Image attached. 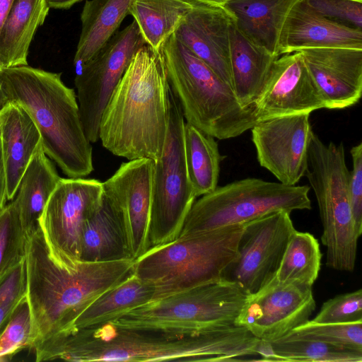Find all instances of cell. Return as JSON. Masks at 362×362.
I'll return each instance as SVG.
<instances>
[{"label": "cell", "mask_w": 362, "mask_h": 362, "mask_svg": "<svg viewBox=\"0 0 362 362\" xmlns=\"http://www.w3.org/2000/svg\"><path fill=\"white\" fill-rule=\"evenodd\" d=\"M261 340L242 326L195 334L117 328L106 324L42 342L35 361H228L259 355Z\"/></svg>", "instance_id": "cell-1"}, {"label": "cell", "mask_w": 362, "mask_h": 362, "mask_svg": "<svg viewBox=\"0 0 362 362\" xmlns=\"http://www.w3.org/2000/svg\"><path fill=\"white\" fill-rule=\"evenodd\" d=\"M134 259L69 264L49 247L40 226L25 244L26 297L33 348L74 332L78 317L134 271Z\"/></svg>", "instance_id": "cell-2"}, {"label": "cell", "mask_w": 362, "mask_h": 362, "mask_svg": "<svg viewBox=\"0 0 362 362\" xmlns=\"http://www.w3.org/2000/svg\"><path fill=\"white\" fill-rule=\"evenodd\" d=\"M170 90L162 52L144 45L103 110L99 124L103 146L129 160L159 159L168 130Z\"/></svg>", "instance_id": "cell-3"}, {"label": "cell", "mask_w": 362, "mask_h": 362, "mask_svg": "<svg viewBox=\"0 0 362 362\" xmlns=\"http://www.w3.org/2000/svg\"><path fill=\"white\" fill-rule=\"evenodd\" d=\"M61 76L28 64L4 68L0 86L6 104L17 103L32 118L46 155L67 177H83L93 170V148L76 93Z\"/></svg>", "instance_id": "cell-4"}, {"label": "cell", "mask_w": 362, "mask_h": 362, "mask_svg": "<svg viewBox=\"0 0 362 362\" xmlns=\"http://www.w3.org/2000/svg\"><path fill=\"white\" fill-rule=\"evenodd\" d=\"M171 90L186 122L218 139L238 136L258 121L232 87L172 36L161 50Z\"/></svg>", "instance_id": "cell-5"}, {"label": "cell", "mask_w": 362, "mask_h": 362, "mask_svg": "<svg viewBox=\"0 0 362 362\" xmlns=\"http://www.w3.org/2000/svg\"><path fill=\"white\" fill-rule=\"evenodd\" d=\"M244 224L179 236L151 248L134 260V274L154 286V300L218 281L238 255Z\"/></svg>", "instance_id": "cell-6"}, {"label": "cell", "mask_w": 362, "mask_h": 362, "mask_svg": "<svg viewBox=\"0 0 362 362\" xmlns=\"http://www.w3.org/2000/svg\"><path fill=\"white\" fill-rule=\"evenodd\" d=\"M247 296L221 279L153 300L109 324L170 335L199 334L235 325Z\"/></svg>", "instance_id": "cell-7"}, {"label": "cell", "mask_w": 362, "mask_h": 362, "mask_svg": "<svg viewBox=\"0 0 362 362\" xmlns=\"http://www.w3.org/2000/svg\"><path fill=\"white\" fill-rule=\"evenodd\" d=\"M308 185H286L248 177L218 187L192 206L180 236L244 224L284 210H310Z\"/></svg>", "instance_id": "cell-8"}, {"label": "cell", "mask_w": 362, "mask_h": 362, "mask_svg": "<svg viewBox=\"0 0 362 362\" xmlns=\"http://www.w3.org/2000/svg\"><path fill=\"white\" fill-rule=\"evenodd\" d=\"M185 122L180 105L170 90L166 141L160 158L154 160L148 250L180 236L197 198L186 168Z\"/></svg>", "instance_id": "cell-9"}, {"label": "cell", "mask_w": 362, "mask_h": 362, "mask_svg": "<svg viewBox=\"0 0 362 362\" xmlns=\"http://www.w3.org/2000/svg\"><path fill=\"white\" fill-rule=\"evenodd\" d=\"M146 45L134 21L117 31L86 64L74 79L81 122L91 143L99 140L103 110L136 52Z\"/></svg>", "instance_id": "cell-10"}, {"label": "cell", "mask_w": 362, "mask_h": 362, "mask_svg": "<svg viewBox=\"0 0 362 362\" xmlns=\"http://www.w3.org/2000/svg\"><path fill=\"white\" fill-rule=\"evenodd\" d=\"M289 212L274 211L244 224L236 258L225 269L222 279L252 294L276 274L287 243L296 230Z\"/></svg>", "instance_id": "cell-11"}, {"label": "cell", "mask_w": 362, "mask_h": 362, "mask_svg": "<svg viewBox=\"0 0 362 362\" xmlns=\"http://www.w3.org/2000/svg\"><path fill=\"white\" fill-rule=\"evenodd\" d=\"M103 197V182L97 180L61 177L58 182L39 223L49 247L62 260L69 264L80 261L84 223Z\"/></svg>", "instance_id": "cell-12"}, {"label": "cell", "mask_w": 362, "mask_h": 362, "mask_svg": "<svg viewBox=\"0 0 362 362\" xmlns=\"http://www.w3.org/2000/svg\"><path fill=\"white\" fill-rule=\"evenodd\" d=\"M312 286L279 282L274 276L259 291L247 296L235 325L260 340L279 339L309 320L315 310Z\"/></svg>", "instance_id": "cell-13"}, {"label": "cell", "mask_w": 362, "mask_h": 362, "mask_svg": "<svg viewBox=\"0 0 362 362\" xmlns=\"http://www.w3.org/2000/svg\"><path fill=\"white\" fill-rule=\"evenodd\" d=\"M310 114L275 117L257 122L252 140L259 165L286 185H296L305 176L313 134Z\"/></svg>", "instance_id": "cell-14"}, {"label": "cell", "mask_w": 362, "mask_h": 362, "mask_svg": "<svg viewBox=\"0 0 362 362\" xmlns=\"http://www.w3.org/2000/svg\"><path fill=\"white\" fill-rule=\"evenodd\" d=\"M325 108L300 51L284 54L272 64L265 85L254 105L257 121L310 114Z\"/></svg>", "instance_id": "cell-15"}, {"label": "cell", "mask_w": 362, "mask_h": 362, "mask_svg": "<svg viewBox=\"0 0 362 362\" xmlns=\"http://www.w3.org/2000/svg\"><path fill=\"white\" fill-rule=\"evenodd\" d=\"M153 168L150 158L131 160L103 182V191L121 210L134 260L148 250Z\"/></svg>", "instance_id": "cell-16"}, {"label": "cell", "mask_w": 362, "mask_h": 362, "mask_svg": "<svg viewBox=\"0 0 362 362\" xmlns=\"http://www.w3.org/2000/svg\"><path fill=\"white\" fill-rule=\"evenodd\" d=\"M298 51L322 95L325 108L343 109L359 101L362 94V49L321 47Z\"/></svg>", "instance_id": "cell-17"}, {"label": "cell", "mask_w": 362, "mask_h": 362, "mask_svg": "<svg viewBox=\"0 0 362 362\" xmlns=\"http://www.w3.org/2000/svg\"><path fill=\"white\" fill-rule=\"evenodd\" d=\"M231 21L232 16L222 5L199 2L182 20L173 35L232 87Z\"/></svg>", "instance_id": "cell-18"}, {"label": "cell", "mask_w": 362, "mask_h": 362, "mask_svg": "<svg viewBox=\"0 0 362 362\" xmlns=\"http://www.w3.org/2000/svg\"><path fill=\"white\" fill-rule=\"evenodd\" d=\"M321 47L362 49V30L328 20L300 0L289 11L282 26L279 55Z\"/></svg>", "instance_id": "cell-19"}, {"label": "cell", "mask_w": 362, "mask_h": 362, "mask_svg": "<svg viewBox=\"0 0 362 362\" xmlns=\"http://www.w3.org/2000/svg\"><path fill=\"white\" fill-rule=\"evenodd\" d=\"M124 259H134L124 218L117 203L103 191L100 204L84 223L79 260L102 262Z\"/></svg>", "instance_id": "cell-20"}, {"label": "cell", "mask_w": 362, "mask_h": 362, "mask_svg": "<svg viewBox=\"0 0 362 362\" xmlns=\"http://www.w3.org/2000/svg\"><path fill=\"white\" fill-rule=\"evenodd\" d=\"M0 138L6 177L8 201L18 187L33 155L41 142L40 134L28 112L14 102L0 110Z\"/></svg>", "instance_id": "cell-21"}, {"label": "cell", "mask_w": 362, "mask_h": 362, "mask_svg": "<svg viewBox=\"0 0 362 362\" xmlns=\"http://www.w3.org/2000/svg\"><path fill=\"white\" fill-rule=\"evenodd\" d=\"M300 0H229L222 6L237 29L257 45L279 57V41L284 21Z\"/></svg>", "instance_id": "cell-22"}, {"label": "cell", "mask_w": 362, "mask_h": 362, "mask_svg": "<svg viewBox=\"0 0 362 362\" xmlns=\"http://www.w3.org/2000/svg\"><path fill=\"white\" fill-rule=\"evenodd\" d=\"M230 64L232 88L245 107H254L265 85L274 61L272 55L230 25Z\"/></svg>", "instance_id": "cell-23"}, {"label": "cell", "mask_w": 362, "mask_h": 362, "mask_svg": "<svg viewBox=\"0 0 362 362\" xmlns=\"http://www.w3.org/2000/svg\"><path fill=\"white\" fill-rule=\"evenodd\" d=\"M60 179L41 141L21 177L13 199L27 236L39 228L40 218Z\"/></svg>", "instance_id": "cell-24"}, {"label": "cell", "mask_w": 362, "mask_h": 362, "mask_svg": "<svg viewBox=\"0 0 362 362\" xmlns=\"http://www.w3.org/2000/svg\"><path fill=\"white\" fill-rule=\"evenodd\" d=\"M49 9L46 0H13L0 30V62L4 68L28 65L30 43Z\"/></svg>", "instance_id": "cell-25"}, {"label": "cell", "mask_w": 362, "mask_h": 362, "mask_svg": "<svg viewBox=\"0 0 362 362\" xmlns=\"http://www.w3.org/2000/svg\"><path fill=\"white\" fill-rule=\"evenodd\" d=\"M154 286L134 272L93 302L78 317L74 332L111 323L154 300Z\"/></svg>", "instance_id": "cell-26"}, {"label": "cell", "mask_w": 362, "mask_h": 362, "mask_svg": "<svg viewBox=\"0 0 362 362\" xmlns=\"http://www.w3.org/2000/svg\"><path fill=\"white\" fill-rule=\"evenodd\" d=\"M134 0L86 1L81 14V33L74 59L76 70L89 61L113 36L129 13Z\"/></svg>", "instance_id": "cell-27"}, {"label": "cell", "mask_w": 362, "mask_h": 362, "mask_svg": "<svg viewBox=\"0 0 362 362\" xmlns=\"http://www.w3.org/2000/svg\"><path fill=\"white\" fill-rule=\"evenodd\" d=\"M200 1L134 0L129 8L146 44L160 52L186 15Z\"/></svg>", "instance_id": "cell-28"}, {"label": "cell", "mask_w": 362, "mask_h": 362, "mask_svg": "<svg viewBox=\"0 0 362 362\" xmlns=\"http://www.w3.org/2000/svg\"><path fill=\"white\" fill-rule=\"evenodd\" d=\"M214 139L185 122L183 140L186 168L197 197L217 187L223 158Z\"/></svg>", "instance_id": "cell-29"}, {"label": "cell", "mask_w": 362, "mask_h": 362, "mask_svg": "<svg viewBox=\"0 0 362 362\" xmlns=\"http://www.w3.org/2000/svg\"><path fill=\"white\" fill-rule=\"evenodd\" d=\"M321 259L320 245L314 235L295 230L275 276L279 282H297L313 286L318 277Z\"/></svg>", "instance_id": "cell-30"}, {"label": "cell", "mask_w": 362, "mask_h": 362, "mask_svg": "<svg viewBox=\"0 0 362 362\" xmlns=\"http://www.w3.org/2000/svg\"><path fill=\"white\" fill-rule=\"evenodd\" d=\"M269 361L361 362L362 351L320 341L286 335L269 342Z\"/></svg>", "instance_id": "cell-31"}, {"label": "cell", "mask_w": 362, "mask_h": 362, "mask_svg": "<svg viewBox=\"0 0 362 362\" xmlns=\"http://www.w3.org/2000/svg\"><path fill=\"white\" fill-rule=\"evenodd\" d=\"M27 238L11 200L0 209V281L25 257Z\"/></svg>", "instance_id": "cell-32"}, {"label": "cell", "mask_w": 362, "mask_h": 362, "mask_svg": "<svg viewBox=\"0 0 362 362\" xmlns=\"http://www.w3.org/2000/svg\"><path fill=\"white\" fill-rule=\"evenodd\" d=\"M286 335L317 340L362 351V321L320 323L309 320L294 328Z\"/></svg>", "instance_id": "cell-33"}, {"label": "cell", "mask_w": 362, "mask_h": 362, "mask_svg": "<svg viewBox=\"0 0 362 362\" xmlns=\"http://www.w3.org/2000/svg\"><path fill=\"white\" fill-rule=\"evenodd\" d=\"M32 332L30 308L25 296L0 334V361L11 359L22 349L33 348Z\"/></svg>", "instance_id": "cell-34"}, {"label": "cell", "mask_w": 362, "mask_h": 362, "mask_svg": "<svg viewBox=\"0 0 362 362\" xmlns=\"http://www.w3.org/2000/svg\"><path fill=\"white\" fill-rule=\"evenodd\" d=\"M26 293L25 257L0 281V334Z\"/></svg>", "instance_id": "cell-35"}, {"label": "cell", "mask_w": 362, "mask_h": 362, "mask_svg": "<svg viewBox=\"0 0 362 362\" xmlns=\"http://www.w3.org/2000/svg\"><path fill=\"white\" fill-rule=\"evenodd\" d=\"M313 320L320 323L362 321V290L337 295L327 300Z\"/></svg>", "instance_id": "cell-36"}, {"label": "cell", "mask_w": 362, "mask_h": 362, "mask_svg": "<svg viewBox=\"0 0 362 362\" xmlns=\"http://www.w3.org/2000/svg\"><path fill=\"white\" fill-rule=\"evenodd\" d=\"M317 14L332 21L362 30V0H304Z\"/></svg>", "instance_id": "cell-37"}, {"label": "cell", "mask_w": 362, "mask_h": 362, "mask_svg": "<svg viewBox=\"0 0 362 362\" xmlns=\"http://www.w3.org/2000/svg\"><path fill=\"white\" fill-rule=\"evenodd\" d=\"M353 169L349 178V201L356 231L362 233V143L353 146L350 151Z\"/></svg>", "instance_id": "cell-38"}, {"label": "cell", "mask_w": 362, "mask_h": 362, "mask_svg": "<svg viewBox=\"0 0 362 362\" xmlns=\"http://www.w3.org/2000/svg\"><path fill=\"white\" fill-rule=\"evenodd\" d=\"M6 177L0 138V209L7 204Z\"/></svg>", "instance_id": "cell-39"}, {"label": "cell", "mask_w": 362, "mask_h": 362, "mask_svg": "<svg viewBox=\"0 0 362 362\" xmlns=\"http://www.w3.org/2000/svg\"><path fill=\"white\" fill-rule=\"evenodd\" d=\"M82 0H46L47 6L53 8L67 9Z\"/></svg>", "instance_id": "cell-40"}, {"label": "cell", "mask_w": 362, "mask_h": 362, "mask_svg": "<svg viewBox=\"0 0 362 362\" xmlns=\"http://www.w3.org/2000/svg\"><path fill=\"white\" fill-rule=\"evenodd\" d=\"M13 0H0V30L10 9Z\"/></svg>", "instance_id": "cell-41"}, {"label": "cell", "mask_w": 362, "mask_h": 362, "mask_svg": "<svg viewBox=\"0 0 362 362\" xmlns=\"http://www.w3.org/2000/svg\"><path fill=\"white\" fill-rule=\"evenodd\" d=\"M200 2L204 3H208V4H218V5H223L226 2H227L229 0H194Z\"/></svg>", "instance_id": "cell-42"}, {"label": "cell", "mask_w": 362, "mask_h": 362, "mask_svg": "<svg viewBox=\"0 0 362 362\" xmlns=\"http://www.w3.org/2000/svg\"><path fill=\"white\" fill-rule=\"evenodd\" d=\"M6 105L4 97L0 86V110Z\"/></svg>", "instance_id": "cell-43"}, {"label": "cell", "mask_w": 362, "mask_h": 362, "mask_svg": "<svg viewBox=\"0 0 362 362\" xmlns=\"http://www.w3.org/2000/svg\"><path fill=\"white\" fill-rule=\"evenodd\" d=\"M3 69H4V66H3L2 64H1V62H0V72H1V71Z\"/></svg>", "instance_id": "cell-44"}]
</instances>
